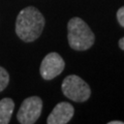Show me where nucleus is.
<instances>
[{
	"label": "nucleus",
	"mask_w": 124,
	"mask_h": 124,
	"mask_svg": "<svg viewBox=\"0 0 124 124\" xmlns=\"http://www.w3.org/2000/svg\"><path fill=\"white\" fill-rule=\"evenodd\" d=\"M45 23L44 16L36 7H25L17 17L16 33L25 42L34 41L40 36Z\"/></svg>",
	"instance_id": "obj_1"
},
{
	"label": "nucleus",
	"mask_w": 124,
	"mask_h": 124,
	"mask_svg": "<svg viewBox=\"0 0 124 124\" xmlns=\"http://www.w3.org/2000/svg\"><path fill=\"white\" fill-rule=\"evenodd\" d=\"M67 39L76 51H86L95 41V35L87 23L81 18H72L67 23Z\"/></svg>",
	"instance_id": "obj_2"
},
{
	"label": "nucleus",
	"mask_w": 124,
	"mask_h": 124,
	"mask_svg": "<svg viewBox=\"0 0 124 124\" xmlns=\"http://www.w3.org/2000/svg\"><path fill=\"white\" fill-rule=\"evenodd\" d=\"M63 94L72 101L85 102L91 96V89L89 85L79 76L70 75L63 80L61 85Z\"/></svg>",
	"instance_id": "obj_3"
},
{
	"label": "nucleus",
	"mask_w": 124,
	"mask_h": 124,
	"mask_svg": "<svg viewBox=\"0 0 124 124\" xmlns=\"http://www.w3.org/2000/svg\"><path fill=\"white\" fill-rule=\"evenodd\" d=\"M41 111V98L38 96H31L22 102L17 114V119L21 124H33L40 117Z\"/></svg>",
	"instance_id": "obj_4"
},
{
	"label": "nucleus",
	"mask_w": 124,
	"mask_h": 124,
	"mask_svg": "<svg viewBox=\"0 0 124 124\" xmlns=\"http://www.w3.org/2000/svg\"><path fill=\"white\" fill-rule=\"evenodd\" d=\"M65 62L58 53L52 52L48 54L41 61L39 72L42 79L52 80L58 77L63 71Z\"/></svg>",
	"instance_id": "obj_5"
},
{
	"label": "nucleus",
	"mask_w": 124,
	"mask_h": 124,
	"mask_svg": "<svg viewBox=\"0 0 124 124\" xmlns=\"http://www.w3.org/2000/svg\"><path fill=\"white\" fill-rule=\"evenodd\" d=\"M75 114V108L68 102H59L53 108L46 119L48 124H66L71 120Z\"/></svg>",
	"instance_id": "obj_6"
},
{
	"label": "nucleus",
	"mask_w": 124,
	"mask_h": 124,
	"mask_svg": "<svg viewBox=\"0 0 124 124\" xmlns=\"http://www.w3.org/2000/svg\"><path fill=\"white\" fill-rule=\"evenodd\" d=\"M15 108V102L11 98H3L0 100V124L9 123Z\"/></svg>",
	"instance_id": "obj_7"
},
{
	"label": "nucleus",
	"mask_w": 124,
	"mask_h": 124,
	"mask_svg": "<svg viewBox=\"0 0 124 124\" xmlns=\"http://www.w3.org/2000/svg\"><path fill=\"white\" fill-rule=\"evenodd\" d=\"M9 83V75L3 67L0 66V92L3 91Z\"/></svg>",
	"instance_id": "obj_8"
},
{
	"label": "nucleus",
	"mask_w": 124,
	"mask_h": 124,
	"mask_svg": "<svg viewBox=\"0 0 124 124\" xmlns=\"http://www.w3.org/2000/svg\"><path fill=\"white\" fill-rule=\"evenodd\" d=\"M117 20L120 26H122L124 28V6L120 7L117 11Z\"/></svg>",
	"instance_id": "obj_9"
},
{
	"label": "nucleus",
	"mask_w": 124,
	"mask_h": 124,
	"mask_svg": "<svg viewBox=\"0 0 124 124\" xmlns=\"http://www.w3.org/2000/svg\"><path fill=\"white\" fill-rule=\"evenodd\" d=\"M119 46H120V49L124 51V37H122L121 39L119 40Z\"/></svg>",
	"instance_id": "obj_10"
},
{
	"label": "nucleus",
	"mask_w": 124,
	"mask_h": 124,
	"mask_svg": "<svg viewBox=\"0 0 124 124\" xmlns=\"http://www.w3.org/2000/svg\"><path fill=\"white\" fill-rule=\"evenodd\" d=\"M108 124H124L123 121H111L108 122Z\"/></svg>",
	"instance_id": "obj_11"
}]
</instances>
